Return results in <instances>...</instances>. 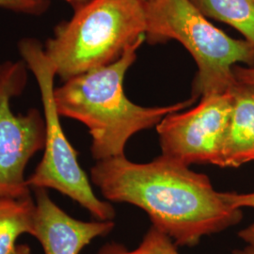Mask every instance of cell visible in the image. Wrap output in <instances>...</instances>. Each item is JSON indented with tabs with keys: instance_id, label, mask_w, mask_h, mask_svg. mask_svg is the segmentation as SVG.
<instances>
[{
	"instance_id": "52a82bcc",
	"label": "cell",
	"mask_w": 254,
	"mask_h": 254,
	"mask_svg": "<svg viewBox=\"0 0 254 254\" xmlns=\"http://www.w3.org/2000/svg\"><path fill=\"white\" fill-rule=\"evenodd\" d=\"M232 109L231 89L201 97L190 110L166 116L155 127L162 155L189 167L210 164L220 168Z\"/></svg>"
},
{
	"instance_id": "9a60e30c",
	"label": "cell",
	"mask_w": 254,
	"mask_h": 254,
	"mask_svg": "<svg viewBox=\"0 0 254 254\" xmlns=\"http://www.w3.org/2000/svg\"><path fill=\"white\" fill-rule=\"evenodd\" d=\"M234 73L238 81L243 82L254 87V65L253 66H241L235 67Z\"/></svg>"
},
{
	"instance_id": "d6986e66",
	"label": "cell",
	"mask_w": 254,
	"mask_h": 254,
	"mask_svg": "<svg viewBox=\"0 0 254 254\" xmlns=\"http://www.w3.org/2000/svg\"><path fill=\"white\" fill-rule=\"evenodd\" d=\"M233 254H254V249L251 246L246 245L242 249H237L233 252Z\"/></svg>"
},
{
	"instance_id": "e0dca14e",
	"label": "cell",
	"mask_w": 254,
	"mask_h": 254,
	"mask_svg": "<svg viewBox=\"0 0 254 254\" xmlns=\"http://www.w3.org/2000/svg\"><path fill=\"white\" fill-rule=\"evenodd\" d=\"M65 3L69 4L73 10L79 9L83 5H85L86 3H88L90 0H63Z\"/></svg>"
},
{
	"instance_id": "3957f363",
	"label": "cell",
	"mask_w": 254,
	"mask_h": 254,
	"mask_svg": "<svg viewBox=\"0 0 254 254\" xmlns=\"http://www.w3.org/2000/svg\"><path fill=\"white\" fill-rule=\"evenodd\" d=\"M146 29L144 1L90 0L55 27L44 48L64 82L118 61Z\"/></svg>"
},
{
	"instance_id": "4fadbf2b",
	"label": "cell",
	"mask_w": 254,
	"mask_h": 254,
	"mask_svg": "<svg viewBox=\"0 0 254 254\" xmlns=\"http://www.w3.org/2000/svg\"><path fill=\"white\" fill-rule=\"evenodd\" d=\"M49 5V0H0V8L27 15H41Z\"/></svg>"
},
{
	"instance_id": "5bb4252c",
	"label": "cell",
	"mask_w": 254,
	"mask_h": 254,
	"mask_svg": "<svg viewBox=\"0 0 254 254\" xmlns=\"http://www.w3.org/2000/svg\"><path fill=\"white\" fill-rule=\"evenodd\" d=\"M223 197L228 204L236 209L254 208V192L250 193H236L223 192Z\"/></svg>"
},
{
	"instance_id": "44dd1931",
	"label": "cell",
	"mask_w": 254,
	"mask_h": 254,
	"mask_svg": "<svg viewBox=\"0 0 254 254\" xmlns=\"http://www.w3.org/2000/svg\"><path fill=\"white\" fill-rule=\"evenodd\" d=\"M142 1H144V2H148L149 0H142Z\"/></svg>"
},
{
	"instance_id": "7c38bea8",
	"label": "cell",
	"mask_w": 254,
	"mask_h": 254,
	"mask_svg": "<svg viewBox=\"0 0 254 254\" xmlns=\"http://www.w3.org/2000/svg\"><path fill=\"white\" fill-rule=\"evenodd\" d=\"M178 246L162 232L151 226L134 249H128L119 242L111 241L102 246L95 254H181Z\"/></svg>"
},
{
	"instance_id": "5b68a950",
	"label": "cell",
	"mask_w": 254,
	"mask_h": 254,
	"mask_svg": "<svg viewBox=\"0 0 254 254\" xmlns=\"http://www.w3.org/2000/svg\"><path fill=\"white\" fill-rule=\"evenodd\" d=\"M19 53L37 82L44 109L46 140L42 160L27 178L31 190H53L77 202L96 220H114L115 209L108 200L94 193L91 179L78 162L77 152L64 133L55 102L54 66L45 52L44 45L34 38H24Z\"/></svg>"
},
{
	"instance_id": "6da1fadb",
	"label": "cell",
	"mask_w": 254,
	"mask_h": 254,
	"mask_svg": "<svg viewBox=\"0 0 254 254\" xmlns=\"http://www.w3.org/2000/svg\"><path fill=\"white\" fill-rule=\"evenodd\" d=\"M90 179L109 202L142 209L152 226L178 247L198 245L203 237L235 226L243 217L207 175L162 154L148 163L132 162L126 155L97 161Z\"/></svg>"
},
{
	"instance_id": "2e32d148",
	"label": "cell",
	"mask_w": 254,
	"mask_h": 254,
	"mask_svg": "<svg viewBox=\"0 0 254 254\" xmlns=\"http://www.w3.org/2000/svg\"><path fill=\"white\" fill-rule=\"evenodd\" d=\"M238 236L245 242L246 245L251 246L254 249V220L250 225L242 229L238 233Z\"/></svg>"
},
{
	"instance_id": "30bf717a",
	"label": "cell",
	"mask_w": 254,
	"mask_h": 254,
	"mask_svg": "<svg viewBox=\"0 0 254 254\" xmlns=\"http://www.w3.org/2000/svg\"><path fill=\"white\" fill-rule=\"evenodd\" d=\"M35 210L31 195L0 200V254H12L20 236L32 235Z\"/></svg>"
},
{
	"instance_id": "9c48e42d",
	"label": "cell",
	"mask_w": 254,
	"mask_h": 254,
	"mask_svg": "<svg viewBox=\"0 0 254 254\" xmlns=\"http://www.w3.org/2000/svg\"><path fill=\"white\" fill-rule=\"evenodd\" d=\"M233 109L221 154L220 168L254 163V87L236 79Z\"/></svg>"
},
{
	"instance_id": "ba28073f",
	"label": "cell",
	"mask_w": 254,
	"mask_h": 254,
	"mask_svg": "<svg viewBox=\"0 0 254 254\" xmlns=\"http://www.w3.org/2000/svg\"><path fill=\"white\" fill-rule=\"evenodd\" d=\"M35 191V218L31 236L39 241L45 254H80L98 238L110 234L113 220L84 221L73 218L49 196L48 190Z\"/></svg>"
},
{
	"instance_id": "8992f818",
	"label": "cell",
	"mask_w": 254,
	"mask_h": 254,
	"mask_svg": "<svg viewBox=\"0 0 254 254\" xmlns=\"http://www.w3.org/2000/svg\"><path fill=\"white\" fill-rule=\"evenodd\" d=\"M27 67L23 61L3 64L0 75V200L30 196L26 169L45 148L46 124L36 109L15 114L11 99L26 87Z\"/></svg>"
},
{
	"instance_id": "277c9868",
	"label": "cell",
	"mask_w": 254,
	"mask_h": 254,
	"mask_svg": "<svg viewBox=\"0 0 254 254\" xmlns=\"http://www.w3.org/2000/svg\"><path fill=\"white\" fill-rule=\"evenodd\" d=\"M145 5L148 42L175 40L195 61L198 71L191 97L196 100L230 91L236 82L235 67L254 65V47L215 27L190 0H149Z\"/></svg>"
},
{
	"instance_id": "ac0fdd59",
	"label": "cell",
	"mask_w": 254,
	"mask_h": 254,
	"mask_svg": "<svg viewBox=\"0 0 254 254\" xmlns=\"http://www.w3.org/2000/svg\"><path fill=\"white\" fill-rule=\"evenodd\" d=\"M12 254H32L31 249L26 244H18Z\"/></svg>"
},
{
	"instance_id": "7a4b0ae2",
	"label": "cell",
	"mask_w": 254,
	"mask_h": 254,
	"mask_svg": "<svg viewBox=\"0 0 254 254\" xmlns=\"http://www.w3.org/2000/svg\"><path fill=\"white\" fill-rule=\"evenodd\" d=\"M145 40V36L139 38L118 61L73 76L55 88L60 116L87 127L91 156L96 162L124 156L128 140L135 134L156 127L166 116L189 109L197 101L191 97L170 106L142 107L127 98L125 77Z\"/></svg>"
},
{
	"instance_id": "8fae6325",
	"label": "cell",
	"mask_w": 254,
	"mask_h": 254,
	"mask_svg": "<svg viewBox=\"0 0 254 254\" xmlns=\"http://www.w3.org/2000/svg\"><path fill=\"white\" fill-rule=\"evenodd\" d=\"M206 18L235 27L254 48V0H190Z\"/></svg>"
},
{
	"instance_id": "ffe728a7",
	"label": "cell",
	"mask_w": 254,
	"mask_h": 254,
	"mask_svg": "<svg viewBox=\"0 0 254 254\" xmlns=\"http://www.w3.org/2000/svg\"><path fill=\"white\" fill-rule=\"evenodd\" d=\"M2 70H3V64H0V75H1V73H2Z\"/></svg>"
}]
</instances>
